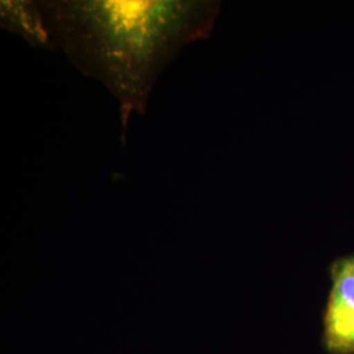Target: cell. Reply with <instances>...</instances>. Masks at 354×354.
<instances>
[{"instance_id": "cell-1", "label": "cell", "mask_w": 354, "mask_h": 354, "mask_svg": "<svg viewBox=\"0 0 354 354\" xmlns=\"http://www.w3.org/2000/svg\"><path fill=\"white\" fill-rule=\"evenodd\" d=\"M55 49L120 104L122 142L165 67L209 37L221 3L207 0H41Z\"/></svg>"}, {"instance_id": "cell-2", "label": "cell", "mask_w": 354, "mask_h": 354, "mask_svg": "<svg viewBox=\"0 0 354 354\" xmlns=\"http://www.w3.org/2000/svg\"><path fill=\"white\" fill-rule=\"evenodd\" d=\"M323 346L328 354H354V254L330 266L323 314Z\"/></svg>"}, {"instance_id": "cell-3", "label": "cell", "mask_w": 354, "mask_h": 354, "mask_svg": "<svg viewBox=\"0 0 354 354\" xmlns=\"http://www.w3.org/2000/svg\"><path fill=\"white\" fill-rule=\"evenodd\" d=\"M0 23L3 28L24 38L33 48L55 50L50 29L39 1L1 0Z\"/></svg>"}]
</instances>
